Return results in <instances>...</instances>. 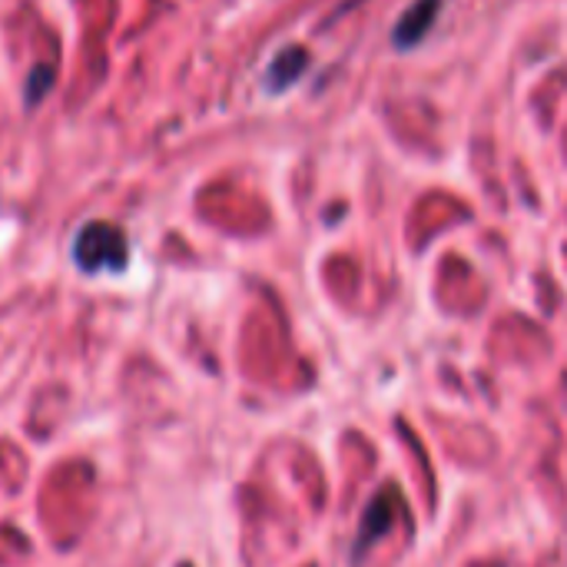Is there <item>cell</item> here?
<instances>
[{"label":"cell","mask_w":567,"mask_h":567,"mask_svg":"<svg viewBox=\"0 0 567 567\" xmlns=\"http://www.w3.org/2000/svg\"><path fill=\"white\" fill-rule=\"evenodd\" d=\"M130 246L123 233L110 223H86L73 239V259L83 272H120L126 266Z\"/></svg>","instance_id":"obj_1"},{"label":"cell","mask_w":567,"mask_h":567,"mask_svg":"<svg viewBox=\"0 0 567 567\" xmlns=\"http://www.w3.org/2000/svg\"><path fill=\"white\" fill-rule=\"evenodd\" d=\"M439 10H442V0H415V3L402 13V20L395 23V33H392L395 47H399V50H412L415 43H422V40L429 37V30L435 27Z\"/></svg>","instance_id":"obj_2"},{"label":"cell","mask_w":567,"mask_h":567,"mask_svg":"<svg viewBox=\"0 0 567 567\" xmlns=\"http://www.w3.org/2000/svg\"><path fill=\"white\" fill-rule=\"evenodd\" d=\"M306 66H309V53H306V50H299V47L282 50V53L272 60V66L266 70V86L279 93V90L292 86V83L302 76Z\"/></svg>","instance_id":"obj_3"},{"label":"cell","mask_w":567,"mask_h":567,"mask_svg":"<svg viewBox=\"0 0 567 567\" xmlns=\"http://www.w3.org/2000/svg\"><path fill=\"white\" fill-rule=\"evenodd\" d=\"M50 83H53V70L50 66H33V73H30V80H27V103L30 106H37L40 103V96L50 90Z\"/></svg>","instance_id":"obj_4"}]
</instances>
